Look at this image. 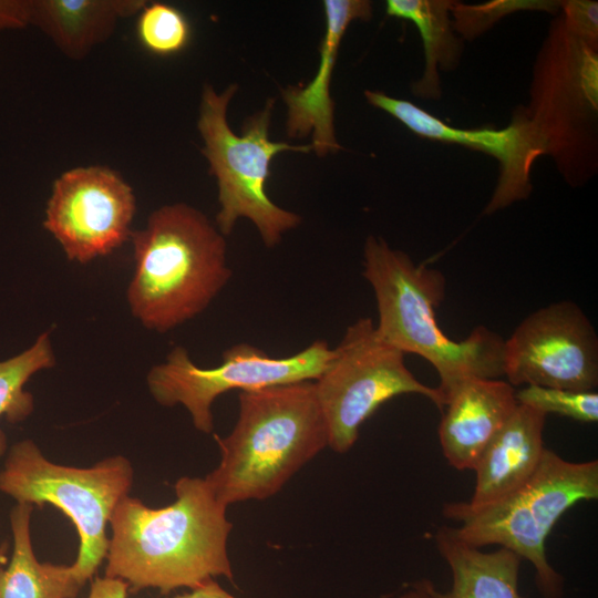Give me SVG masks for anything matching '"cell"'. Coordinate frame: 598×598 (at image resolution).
I'll return each instance as SVG.
<instances>
[{
  "instance_id": "e0dca14e",
  "label": "cell",
  "mask_w": 598,
  "mask_h": 598,
  "mask_svg": "<svg viewBox=\"0 0 598 598\" xmlns=\"http://www.w3.org/2000/svg\"><path fill=\"white\" fill-rule=\"evenodd\" d=\"M144 0H29V25L42 31L69 59L82 60L106 41L120 19L144 8Z\"/></svg>"
},
{
  "instance_id": "ba28073f",
  "label": "cell",
  "mask_w": 598,
  "mask_h": 598,
  "mask_svg": "<svg viewBox=\"0 0 598 598\" xmlns=\"http://www.w3.org/2000/svg\"><path fill=\"white\" fill-rule=\"evenodd\" d=\"M132 484L133 467L124 456L86 468L65 466L49 461L31 440L17 442L0 471V491L17 504H50L73 523L80 545L72 567L82 585L106 557V524Z\"/></svg>"
},
{
  "instance_id": "9c48e42d",
  "label": "cell",
  "mask_w": 598,
  "mask_h": 598,
  "mask_svg": "<svg viewBox=\"0 0 598 598\" xmlns=\"http://www.w3.org/2000/svg\"><path fill=\"white\" fill-rule=\"evenodd\" d=\"M313 383L328 426L329 447L340 454L354 445L360 426L398 395L420 394L439 409L445 405L441 391L412 374L404 353L385 342L368 317L347 328Z\"/></svg>"
},
{
  "instance_id": "7402d4cb",
  "label": "cell",
  "mask_w": 598,
  "mask_h": 598,
  "mask_svg": "<svg viewBox=\"0 0 598 598\" xmlns=\"http://www.w3.org/2000/svg\"><path fill=\"white\" fill-rule=\"evenodd\" d=\"M518 11L560 12L558 0H492L478 4L454 1L450 13L454 31L462 40L473 41L503 18Z\"/></svg>"
},
{
  "instance_id": "8fae6325",
  "label": "cell",
  "mask_w": 598,
  "mask_h": 598,
  "mask_svg": "<svg viewBox=\"0 0 598 598\" xmlns=\"http://www.w3.org/2000/svg\"><path fill=\"white\" fill-rule=\"evenodd\" d=\"M503 375L514 388L596 391L598 337L592 323L573 301L537 309L504 340Z\"/></svg>"
},
{
  "instance_id": "277c9868",
  "label": "cell",
  "mask_w": 598,
  "mask_h": 598,
  "mask_svg": "<svg viewBox=\"0 0 598 598\" xmlns=\"http://www.w3.org/2000/svg\"><path fill=\"white\" fill-rule=\"evenodd\" d=\"M131 240L135 269L126 298L146 329L165 333L195 318L231 278L225 236L187 204L155 209Z\"/></svg>"
},
{
  "instance_id": "44dd1931",
  "label": "cell",
  "mask_w": 598,
  "mask_h": 598,
  "mask_svg": "<svg viewBox=\"0 0 598 598\" xmlns=\"http://www.w3.org/2000/svg\"><path fill=\"white\" fill-rule=\"evenodd\" d=\"M55 358L50 333L40 334L34 343L21 353L0 361V416L9 423L25 420L33 411V396L24 390L30 378L54 367ZM6 435L0 430V456L6 451Z\"/></svg>"
},
{
  "instance_id": "7a4b0ae2",
  "label": "cell",
  "mask_w": 598,
  "mask_h": 598,
  "mask_svg": "<svg viewBox=\"0 0 598 598\" xmlns=\"http://www.w3.org/2000/svg\"><path fill=\"white\" fill-rule=\"evenodd\" d=\"M238 400L234 429L215 435L220 461L205 477L227 507L274 496L329 446L313 381L240 391Z\"/></svg>"
},
{
  "instance_id": "52a82bcc",
  "label": "cell",
  "mask_w": 598,
  "mask_h": 598,
  "mask_svg": "<svg viewBox=\"0 0 598 598\" xmlns=\"http://www.w3.org/2000/svg\"><path fill=\"white\" fill-rule=\"evenodd\" d=\"M525 110L566 183L580 186L598 167V48L550 22L533 68Z\"/></svg>"
},
{
  "instance_id": "3957f363",
  "label": "cell",
  "mask_w": 598,
  "mask_h": 598,
  "mask_svg": "<svg viewBox=\"0 0 598 598\" xmlns=\"http://www.w3.org/2000/svg\"><path fill=\"white\" fill-rule=\"evenodd\" d=\"M362 275L375 296L379 336L404 354L429 361L439 373L437 389L444 399L462 380L503 375L499 334L478 326L466 339L454 341L439 327L435 309L446 287L440 270L416 265L408 254L371 235L363 247Z\"/></svg>"
},
{
  "instance_id": "cb8c5ba5",
  "label": "cell",
  "mask_w": 598,
  "mask_h": 598,
  "mask_svg": "<svg viewBox=\"0 0 598 598\" xmlns=\"http://www.w3.org/2000/svg\"><path fill=\"white\" fill-rule=\"evenodd\" d=\"M516 400L546 415L554 413L582 423L598 421V393L596 391L526 385L516 392Z\"/></svg>"
},
{
  "instance_id": "5bb4252c",
  "label": "cell",
  "mask_w": 598,
  "mask_h": 598,
  "mask_svg": "<svg viewBox=\"0 0 598 598\" xmlns=\"http://www.w3.org/2000/svg\"><path fill=\"white\" fill-rule=\"evenodd\" d=\"M326 32L321 40L319 66L306 86L290 85L281 91L287 105V134L290 137L312 135L311 147L318 156L341 148L334 132V103L330 83L339 47L349 24L368 21L372 3L368 0H326Z\"/></svg>"
},
{
  "instance_id": "7c38bea8",
  "label": "cell",
  "mask_w": 598,
  "mask_h": 598,
  "mask_svg": "<svg viewBox=\"0 0 598 598\" xmlns=\"http://www.w3.org/2000/svg\"><path fill=\"white\" fill-rule=\"evenodd\" d=\"M135 210L134 192L115 171L75 167L54 181L43 227L70 261L87 264L131 239Z\"/></svg>"
},
{
  "instance_id": "d4e9b609",
  "label": "cell",
  "mask_w": 598,
  "mask_h": 598,
  "mask_svg": "<svg viewBox=\"0 0 598 598\" xmlns=\"http://www.w3.org/2000/svg\"><path fill=\"white\" fill-rule=\"evenodd\" d=\"M560 13L571 33L598 48V2L594 0L560 1Z\"/></svg>"
},
{
  "instance_id": "f546056e",
  "label": "cell",
  "mask_w": 598,
  "mask_h": 598,
  "mask_svg": "<svg viewBox=\"0 0 598 598\" xmlns=\"http://www.w3.org/2000/svg\"><path fill=\"white\" fill-rule=\"evenodd\" d=\"M8 543L0 544V567L7 563Z\"/></svg>"
},
{
  "instance_id": "4fadbf2b",
  "label": "cell",
  "mask_w": 598,
  "mask_h": 598,
  "mask_svg": "<svg viewBox=\"0 0 598 598\" xmlns=\"http://www.w3.org/2000/svg\"><path fill=\"white\" fill-rule=\"evenodd\" d=\"M371 105L389 113L419 136L464 145L492 155L499 163V174L483 214L491 215L527 199L533 190L532 169L536 159L547 155L544 136L528 116L525 106L513 111L503 128H458L451 126L420 106L381 91L364 92Z\"/></svg>"
},
{
  "instance_id": "f1b7e54d",
  "label": "cell",
  "mask_w": 598,
  "mask_h": 598,
  "mask_svg": "<svg viewBox=\"0 0 598 598\" xmlns=\"http://www.w3.org/2000/svg\"><path fill=\"white\" fill-rule=\"evenodd\" d=\"M435 590L436 588L430 580L422 579L400 594L398 598H436Z\"/></svg>"
},
{
  "instance_id": "30bf717a",
  "label": "cell",
  "mask_w": 598,
  "mask_h": 598,
  "mask_svg": "<svg viewBox=\"0 0 598 598\" xmlns=\"http://www.w3.org/2000/svg\"><path fill=\"white\" fill-rule=\"evenodd\" d=\"M332 349L316 340L297 353L275 358L264 350L237 343L223 353L215 368L197 367L183 347H175L163 363L146 377L154 400L163 406L183 405L195 429L204 434L214 431L213 403L225 392L247 391L270 385L315 381L326 368Z\"/></svg>"
},
{
  "instance_id": "603a6c76",
  "label": "cell",
  "mask_w": 598,
  "mask_h": 598,
  "mask_svg": "<svg viewBox=\"0 0 598 598\" xmlns=\"http://www.w3.org/2000/svg\"><path fill=\"white\" fill-rule=\"evenodd\" d=\"M137 35L145 49L157 55H172L186 48L190 27L177 8L162 2L145 4L140 11Z\"/></svg>"
},
{
  "instance_id": "d6986e66",
  "label": "cell",
  "mask_w": 598,
  "mask_h": 598,
  "mask_svg": "<svg viewBox=\"0 0 598 598\" xmlns=\"http://www.w3.org/2000/svg\"><path fill=\"white\" fill-rule=\"evenodd\" d=\"M33 506L17 504L10 513L12 554L0 567V598H75L83 586L72 565L37 559L31 539Z\"/></svg>"
},
{
  "instance_id": "8992f818",
  "label": "cell",
  "mask_w": 598,
  "mask_h": 598,
  "mask_svg": "<svg viewBox=\"0 0 598 598\" xmlns=\"http://www.w3.org/2000/svg\"><path fill=\"white\" fill-rule=\"evenodd\" d=\"M237 89L238 85L230 84L217 93L206 84L199 106L197 128L204 141L202 153L218 186L220 209L216 225L226 237L239 218H247L258 229L264 245L274 248L286 231L300 225L301 217L279 207L267 195L270 162L280 152L308 153L312 147L269 140L274 100L248 117L241 135H236L227 122V107Z\"/></svg>"
},
{
  "instance_id": "ac0fdd59",
  "label": "cell",
  "mask_w": 598,
  "mask_h": 598,
  "mask_svg": "<svg viewBox=\"0 0 598 598\" xmlns=\"http://www.w3.org/2000/svg\"><path fill=\"white\" fill-rule=\"evenodd\" d=\"M434 543L452 575L450 590H435L436 598H523L518 590L522 559L512 550L483 551L447 525L436 529Z\"/></svg>"
},
{
  "instance_id": "5b68a950",
  "label": "cell",
  "mask_w": 598,
  "mask_h": 598,
  "mask_svg": "<svg viewBox=\"0 0 598 598\" xmlns=\"http://www.w3.org/2000/svg\"><path fill=\"white\" fill-rule=\"evenodd\" d=\"M598 497V461L573 462L546 448L532 476L502 501L467 511L457 502L443 505V515L461 525L456 534L483 548L497 545L529 561L543 598H561L565 579L550 565L546 539L567 511Z\"/></svg>"
},
{
  "instance_id": "ffe728a7",
  "label": "cell",
  "mask_w": 598,
  "mask_h": 598,
  "mask_svg": "<svg viewBox=\"0 0 598 598\" xmlns=\"http://www.w3.org/2000/svg\"><path fill=\"white\" fill-rule=\"evenodd\" d=\"M454 0H388L386 14L411 21L420 32L424 50V71L412 84V93L423 100L442 96L439 70H455L463 53V40L451 20Z\"/></svg>"
},
{
  "instance_id": "9a60e30c",
  "label": "cell",
  "mask_w": 598,
  "mask_h": 598,
  "mask_svg": "<svg viewBox=\"0 0 598 598\" xmlns=\"http://www.w3.org/2000/svg\"><path fill=\"white\" fill-rule=\"evenodd\" d=\"M518 405L512 384L501 379L470 378L445 394L439 425L442 453L457 471L474 470L482 452Z\"/></svg>"
},
{
  "instance_id": "2e32d148",
  "label": "cell",
  "mask_w": 598,
  "mask_h": 598,
  "mask_svg": "<svg viewBox=\"0 0 598 598\" xmlns=\"http://www.w3.org/2000/svg\"><path fill=\"white\" fill-rule=\"evenodd\" d=\"M543 412L518 403L503 427L482 452L475 467V487L467 511L488 507L522 486L537 468L545 446Z\"/></svg>"
},
{
  "instance_id": "4316f807",
  "label": "cell",
  "mask_w": 598,
  "mask_h": 598,
  "mask_svg": "<svg viewBox=\"0 0 598 598\" xmlns=\"http://www.w3.org/2000/svg\"><path fill=\"white\" fill-rule=\"evenodd\" d=\"M127 584L114 577H95L87 598H127Z\"/></svg>"
},
{
  "instance_id": "83f0119b",
  "label": "cell",
  "mask_w": 598,
  "mask_h": 598,
  "mask_svg": "<svg viewBox=\"0 0 598 598\" xmlns=\"http://www.w3.org/2000/svg\"><path fill=\"white\" fill-rule=\"evenodd\" d=\"M169 598H237L225 590L216 580L209 579L188 592L175 595Z\"/></svg>"
},
{
  "instance_id": "6da1fadb",
  "label": "cell",
  "mask_w": 598,
  "mask_h": 598,
  "mask_svg": "<svg viewBox=\"0 0 598 598\" xmlns=\"http://www.w3.org/2000/svg\"><path fill=\"white\" fill-rule=\"evenodd\" d=\"M174 491L176 499L161 508L126 495L111 515L105 576L124 580L133 592L168 594L215 577L233 580L227 506L205 477L183 476Z\"/></svg>"
},
{
  "instance_id": "484cf974",
  "label": "cell",
  "mask_w": 598,
  "mask_h": 598,
  "mask_svg": "<svg viewBox=\"0 0 598 598\" xmlns=\"http://www.w3.org/2000/svg\"><path fill=\"white\" fill-rule=\"evenodd\" d=\"M29 25V0H0V31Z\"/></svg>"
}]
</instances>
